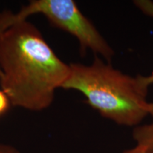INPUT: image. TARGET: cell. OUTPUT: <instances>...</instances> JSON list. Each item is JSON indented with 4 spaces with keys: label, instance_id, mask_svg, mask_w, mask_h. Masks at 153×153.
<instances>
[{
    "label": "cell",
    "instance_id": "5",
    "mask_svg": "<svg viewBox=\"0 0 153 153\" xmlns=\"http://www.w3.org/2000/svg\"><path fill=\"white\" fill-rule=\"evenodd\" d=\"M133 2L145 15L153 18V1L149 0H136Z\"/></svg>",
    "mask_w": 153,
    "mask_h": 153
},
{
    "label": "cell",
    "instance_id": "8",
    "mask_svg": "<svg viewBox=\"0 0 153 153\" xmlns=\"http://www.w3.org/2000/svg\"><path fill=\"white\" fill-rule=\"evenodd\" d=\"M122 153H153V150H147V149L135 145V147L133 148L125 150Z\"/></svg>",
    "mask_w": 153,
    "mask_h": 153
},
{
    "label": "cell",
    "instance_id": "6",
    "mask_svg": "<svg viewBox=\"0 0 153 153\" xmlns=\"http://www.w3.org/2000/svg\"><path fill=\"white\" fill-rule=\"evenodd\" d=\"M11 106L9 97L2 89H0V117L7 114Z\"/></svg>",
    "mask_w": 153,
    "mask_h": 153
},
{
    "label": "cell",
    "instance_id": "1",
    "mask_svg": "<svg viewBox=\"0 0 153 153\" xmlns=\"http://www.w3.org/2000/svg\"><path fill=\"white\" fill-rule=\"evenodd\" d=\"M40 30L28 21L0 34V86L11 106L41 111L51 106L55 91L70 76Z\"/></svg>",
    "mask_w": 153,
    "mask_h": 153
},
{
    "label": "cell",
    "instance_id": "7",
    "mask_svg": "<svg viewBox=\"0 0 153 153\" xmlns=\"http://www.w3.org/2000/svg\"><path fill=\"white\" fill-rule=\"evenodd\" d=\"M0 153H21L19 150L9 144L0 143Z\"/></svg>",
    "mask_w": 153,
    "mask_h": 153
},
{
    "label": "cell",
    "instance_id": "9",
    "mask_svg": "<svg viewBox=\"0 0 153 153\" xmlns=\"http://www.w3.org/2000/svg\"><path fill=\"white\" fill-rule=\"evenodd\" d=\"M147 77H148V79L149 82L150 83V85H152L153 84V72H152V74H150V75L147 76ZM148 110L149 115H150V116H152L153 117V103L149 102Z\"/></svg>",
    "mask_w": 153,
    "mask_h": 153
},
{
    "label": "cell",
    "instance_id": "2",
    "mask_svg": "<svg viewBox=\"0 0 153 153\" xmlns=\"http://www.w3.org/2000/svg\"><path fill=\"white\" fill-rule=\"evenodd\" d=\"M64 89H73L102 117L120 126L136 127L149 115L147 101L151 86L147 76H131L96 55L91 65L70 64Z\"/></svg>",
    "mask_w": 153,
    "mask_h": 153
},
{
    "label": "cell",
    "instance_id": "4",
    "mask_svg": "<svg viewBox=\"0 0 153 153\" xmlns=\"http://www.w3.org/2000/svg\"><path fill=\"white\" fill-rule=\"evenodd\" d=\"M133 138L137 146L153 150V123L134 128Z\"/></svg>",
    "mask_w": 153,
    "mask_h": 153
},
{
    "label": "cell",
    "instance_id": "3",
    "mask_svg": "<svg viewBox=\"0 0 153 153\" xmlns=\"http://www.w3.org/2000/svg\"><path fill=\"white\" fill-rule=\"evenodd\" d=\"M38 14H43L52 26L75 37L81 55L90 50L107 62H111L114 50L72 0H33L17 14L4 11L0 14V34L16 23Z\"/></svg>",
    "mask_w": 153,
    "mask_h": 153
}]
</instances>
